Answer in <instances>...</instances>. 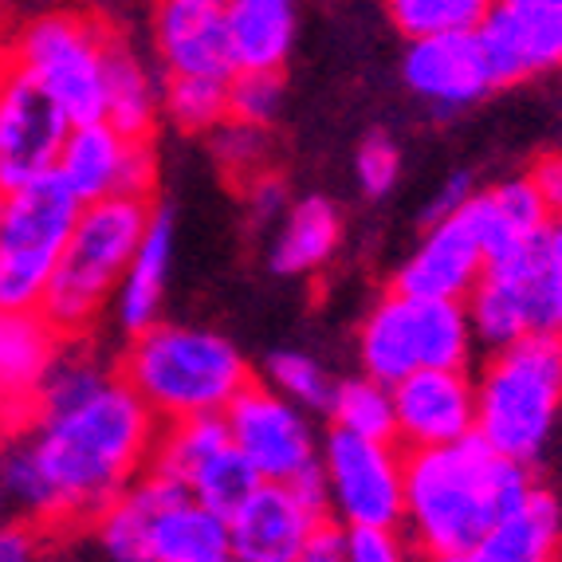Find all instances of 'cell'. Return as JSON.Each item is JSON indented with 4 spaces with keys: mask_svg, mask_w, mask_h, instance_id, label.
Listing matches in <instances>:
<instances>
[{
    "mask_svg": "<svg viewBox=\"0 0 562 562\" xmlns=\"http://www.w3.org/2000/svg\"><path fill=\"white\" fill-rule=\"evenodd\" d=\"M319 519L323 512H315L291 484L263 480L228 516V551L240 562H300Z\"/></svg>",
    "mask_w": 562,
    "mask_h": 562,
    "instance_id": "e0dca14e",
    "label": "cell"
},
{
    "mask_svg": "<svg viewBox=\"0 0 562 562\" xmlns=\"http://www.w3.org/2000/svg\"><path fill=\"white\" fill-rule=\"evenodd\" d=\"M150 198H99L79 205L71 236L64 244L52 283L44 291V319L64 338L83 335L99 311L114 300L122 272L131 268L146 221H150Z\"/></svg>",
    "mask_w": 562,
    "mask_h": 562,
    "instance_id": "277c9868",
    "label": "cell"
},
{
    "mask_svg": "<svg viewBox=\"0 0 562 562\" xmlns=\"http://www.w3.org/2000/svg\"><path fill=\"white\" fill-rule=\"evenodd\" d=\"M527 487V464L469 432L460 441L413 449L405 457L402 524L425 559L472 562L484 535Z\"/></svg>",
    "mask_w": 562,
    "mask_h": 562,
    "instance_id": "7a4b0ae2",
    "label": "cell"
},
{
    "mask_svg": "<svg viewBox=\"0 0 562 562\" xmlns=\"http://www.w3.org/2000/svg\"><path fill=\"white\" fill-rule=\"evenodd\" d=\"M225 425L233 432V445L260 480L291 484L319 464V449L303 409L276 394L272 385H244L225 409Z\"/></svg>",
    "mask_w": 562,
    "mask_h": 562,
    "instance_id": "7c38bea8",
    "label": "cell"
},
{
    "mask_svg": "<svg viewBox=\"0 0 562 562\" xmlns=\"http://www.w3.org/2000/svg\"><path fill=\"white\" fill-rule=\"evenodd\" d=\"M487 268L484 244H480L472 209H457L452 216L432 221L429 236L417 244V252L402 263L397 291L425 295V300H469Z\"/></svg>",
    "mask_w": 562,
    "mask_h": 562,
    "instance_id": "ac0fdd59",
    "label": "cell"
},
{
    "mask_svg": "<svg viewBox=\"0 0 562 562\" xmlns=\"http://www.w3.org/2000/svg\"><path fill=\"white\" fill-rule=\"evenodd\" d=\"M327 484L330 516L338 524H390L405 516V457L394 441H374L358 432L335 429L319 457Z\"/></svg>",
    "mask_w": 562,
    "mask_h": 562,
    "instance_id": "30bf717a",
    "label": "cell"
},
{
    "mask_svg": "<svg viewBox=\"0 0 562 562\" xmlns=\"http://www.w3.org/2000/svg\"><path fill=\"white\" fill-rule=\"evenodd\" d=\"M122 378L150 405L158 422L225 413L233 397L252 382L244 355L225 335L161 319L134 335Z\"/></svg>",
    "mask_w": 562,
    "mask_h": 562,
    "instance_id": "3957f363",
    "label": "cell"
},
{
    "mask_svg": "<svg viewBox=\"0 0 562 562\" xmlns=\"http://www.w3.org/2000/svg\"><path fill=\"white\" fill-rule=\"evenodd\" d=\"M40 554V539L24 524H0V562H29Z\"/></svg>",
    "mask_w": 562,
    "mask_h": 562,
    "instance_id": "ab89813d",
    "label": "cell"
},
{
    "mask_svg": "<svg viewBox=\"0 0 562 562\" xmlns=\"http://www.w3.org/2000/svg\"><path fill=\"white\" fill-rule=\"evenodd\" d=\"M79 216L76 193L52 173L0 198V307L36 311Z\"/></svg>",
    "mask_w": 562,
    "mask_h": 562,
    "instance_id": "ba28073f",
    "label": "cell"
},
{
    "mask_svg": "<svg viewBox=\"0 0 562 562\" xmlns=\"http://www.w3.org/2000/svg\"><path fill=\"white\" fill-rule=\"evenodd\" d=\"M397 173H402V158H397L394 142L385 138V134L366 138L362 150H358V186L370 198H385L397 186Z\"/></svg>",
    "mask_w": 562,
    "mask_h": 562,
    "instance_id": "836d02e7",
    "label": "cell"
},
{
    "mask_svg": "<svg viewBox=\"0 0 562 562\" xmlns=\"http://www.w3.org/2000/svg\"><path fill=\"white\" fill-rule=\"evenodd\" d=\"M366 374L394 385L425 366H464L472 350V323L460 300H425L390 291L358 335Z\"/></svg>",
    "mask_w": 562,
    "mask_h": 562,
    "instance_id": "52a82bcc",
    "label": "cell"
},
{
    "mask_svg": "<svg viewBox=\"0 0 562 562\" xmlns=\"http://www.w3.org/2000/svg\"><path fill=\"white\" fill-rule=\"evenodd\" d=\"M216 150H221L225 166H244V161H256V150H260V126L233 122L228 131L216 134Z\"/></svg>",
    "mask_w": 562,
    "mask_h": 562,
    "instance_id": "74e56055",
    "label": "cell"
},
{
    "mask_svg": "<svg viewBox=\"0 0 562 562\" xmlns=\"http://www.w3.org/2000/svg\"><path fill=\"white\" fill-rule=\"evenodd\" d=\"M559 409L562 338L524 335L507 347H496L476 382V437L527 464L547 445Z\"/></svg>",
    "mask_w": 562,
    "mask_h": 562,
    "instance_id": "8992f818",
    "label": "cell"
},
{
    "mask_svg": "<svg viewBox=\"0 0 562 562\" xmlns=\"http://www.w3.org/2000/svg\"><path fill=\"white\" fill-rule=\"evenodd\" d=\"M268 385L300 409H327L330 394H335V382H330L327 370L300 350H280V355L268 358Z\"/></svg>",
    "mask_w": 562,
    "mask_h": 562,
    "instance_id": "1f68e13d",
    "label": "cell"
},
{
    "mask_svg": "<svg viewBox=\"0 0 562 562\" xmlns=\"http://www.w3.org/2000/svg\"><path fill=\"white\" fill-rule=\"evenodd\" d=\"M347 527V524H342ZM350 562H397L405 559V539L390 524H355L347 527Z\"/></svg>",
    "mask_w": 562,
    "mask_h": 562,
    "instance_id": "e575fe53",
    "label": "cell"
},
{
    "mask_svg": "<svg viewBox=\"0 0 562 562\" xmlns=\"http://www.w3.org/2000/svg\"><path fill=\"white\" fill-rule=\"evenodd\" d=\"M213 4H225V0H213Z\"/></svg>",
    "mask_w": 562,
    "mask_h": 562,
    "instance_id": "7bdbcfd3",
    "label": "cell"
},
{
    "mask_svg": "<svg viewBox=\"0 0 562 562\" xmlns=\"http://www.w3.org/2000/svg\"><path fill=\"white\" fill-rule=\"evenodd\" d=\"M260 484H263V480L256 476V469L244 460V452L228 441V445H221L216 452H209L198 469L189 472V480L181 487H186L193 499H201L209 512H216L221 519H228Z\"/></svg>",
    "mask_w": 562,
    "mask_h": 562,
    "instance_id": "83f0119b",
    "label": "cell"
},
{
    "mask_svg": "<svg viewBox=\"0 0 562 562\" xmlns=\"http://www.w3.org/2000/svg\"><path fill=\"white\" fill-rule=\"evenodd\" d=\"M469 209L472 221H476L487 263L524 252L527 244L543 233L547 221H551L531 178H512L504 186L487 189V193H476L469 201Z\"/></svg>",
    "mask_w": 562,
    "mask_h": 562,
    "instance_id": "603a6c76",
    "label": "cell"
},
{
    "mask_svg": "<svg viewBox=\"0 0 562 562\" xmlns=\"http://www.w3.org/2000/svg\"><path fill=\"white\" fill-rule=\"evenodd\" d=\"M94 539L119 562H225L228 519L209 512L181 484L146 469L94 516Z\"/></svg>",
    "mask_w": 562,
    "mask_h": 562,
    "instance_id": "5b68a950",
    "label": "cell"
},
{
    "mask_svg": "<svg viewBox=\"0 0 562 562\" xmlns=\"http://www.w3.org/2000/svg\"><path fill=\"white\" fill-rule=\"evenodd\" d=\"M283 79L280 71H233L228 79V119L244 126H268L280 114Z\"/></svg>",
    "mask_w": 562,
    "mask_h": 562,
    "instance_id": "d6a6232c",
    "label": "cell"
},
{
    "mask_svg": "<svg viewBox=\"0 0 562 562\" xmlns=\"http://www.w3.org/2000/svg\"><path fill=\"white\" fill-rule=\"evenodd\" d=\"M338 213L327 198H303L300 205L283 216L280 233L272 244V268L280 276H307L319 272L338 248Z\"/></svg>",
    "mask_w": 562,
    "mask_h": 562,
    "instance_id": "484cf974",
    "label": "cell"
},
{
    "mask_svg": "<svg viewBox=\"0 0 562 562\" xmlns=\"http://www.w3.org/2000/svg\"><path fill=\"white\" fill-rule=\"evenodd\" d=\"M492 268H504L519 283L531 335L562 338V216H551L524 252L492 260Z\"/></svg>",
    "mask_w": 562,
    "mask_h": 562,
    "instance_id": "cb8c5ba5",
    "label": "cell"
},
{
    "mask_svg": "<svg viewBox=\"0 0 562 562\" xmlns=\"http://www.w3.org/2000/svg\"><path fill=\"white\" fill-rule=\"evenodd\" d=\"M476 36L496 87L562 67V9L496 0L480 20Z\"/></svg>",
    "mask_w": 562,
    "mask_h": 562,
    "instance_id": "2e32d148",
    "label": "cell"
},
{
    "mask_svg": "<svg viewBox=\"0 0 562 562\" xmlns=\"http://www.w3.org/2000/svg\"><path fill=\"white\" fill-rule=\"evenodd\" d=\"M303 562H347V527L323 516L303 543Z\"/></svg>",
    "mask_w": 562,
    "mask_h": 562,
    "instance_id": "d590c367",
    "label": "cell"
},
{
    "mask_svg": "<svg viewBox=\"0 0 562 562\" xmlns=\"http://www.w3.org/2000/svg\"><path fill=\"white\" fill-rule=\"evenodd\" d=\"M402 71L409 91L437 111H464L496 87L476 29L413 36Z\"/></svg>",
    "mask_w": 562,
    "mask_h": 562,
    "instance_id": "9a60e30c",
    "label": "cell"
},
{
    "mask_svg": "<svg viewBox=\"0 0 562 562\" xmlns=\"http://www.w3.org/2000/svg\"><path fill=\"white\" fill-rule=\"evenodd\" d=\"M327 413L335 417V429L358 432V437H374V441H394V390L378 378H350L335 382Z\"/></svg>",
    "mask_w": 562,
    "mask_h": 562,
    "instance_id": "f1b7e54d",
    "label": "cell"
},
{
    "mask_svg": "<svg viewBox=\"0 0 562 562\" xmlns=\"http://www.w3.org/2000/svg\"><path fill=\"white\" fill-rule=\"evenodd\" d=\"M173 248H178V228L169 209H150L146 233L131 256V268L122 272L119 291H114V315L126 335L154 327L161 319V303H166L169 272H173Z\"/></svg>",
    "mask_w": 562,
    "mask_h": 562,
    "instance_id": "44dd1931",
    "label": "cell"
},
{
    "mask_svg": "<svg viewBox=\"0 0 562 562\" xmlns=\"http://www.w3.org/2000/svg\"><path fill=\"white\" fill-rule=\"evenodd\" d=\"M64 335L44 319V311L0 307V422L32 417L44 374L56 362Z\"/></svg>",
    "mask_w": 562,
    "mask_h": 562,
    "instance_id": "ffe728a7",
    "label": "cell"
},
{
    "mask_svg": "<svg viewBox=\"0 0 562 562\" xmlns=\"http://www.w3.org/2000/svg\"><path fill=\"white\" fill-rule=\"evenodd\" d=\"M71 119L36 79L4 52L0 56V198L56 173Z\"/></svg>",
    "mask_w": 562,
    "mask_h": 562,
    "instance_id": "8fae6325",
    "label": "cell"
},
{
    "mask_svg": "<svg viewBox=\"0 0 562 562\" xmlns=\"http://www.w3.org/2000/svg\"><path fill=\"white\" fill-rule=\"evenodd\" d=\"M394 390V441L405 449H437L476 432V382L464 366H425L413 370Z\"/></svg>",
    "mask_w": 562,
    "mask_h": 562,
    "instance_id": "5bb4252c",
    "label": "cell"
},
{
    "mask_svg": "<svg viewBox=\"0 0 562 562\" xmlns=\"http://www.w3.org/2000/svg\"><path fill=\"white\" fill-rule=\"evenodd\" d=\"M531 181H535V189H539V198H543L547 213L562 216V154H551V158L539 161V166L531 169Z\"/></svg>",
    "mask_w": 562,
    "mask_h": 562,
    "instance_id": "f35d334b",
    "label": "cell"
},
{
    "mask_svg": "<svg viewBox=\"0 0 562 562\" xmlns=\"http://www.w3.org/2000/svg\"><path fill=\"white\" fill-rule=\"evenodd\" d=\"M154 44L169 76H221L236 71L228 52L225 9L213 0H161Z\"/></svg>",
    "mask_w": 562,
    "mask_h": 562,
    "instance_id": "d6986e66",
    "label": "cell"
},
{
    "mask_svg": "<svg viewBox=\"0 0 562 562\" xmlns=\"http://www.w3.org/2000/svg\"><path fill=\"white\" fill-rule=\"evenodd\" d=\"M252 205H256V213H272L276 205H280V186H260L252 193Z\"/></svg>",
    "mask_w": 562,
    "mask_h": 562,
    "instance_id": "60d3db41",
    "label": "cell"
},
{
    "mask_svg": "<svg viewBox=\"0 0 562 562\" xmlns=\"http://www.w3.org/2000/svg\"><path fill=\"white\" fill-rule=\"evenodd\" d=\"M236 71H280L295 40V0H225Z\"/></svg>",
    "mask_w": 562,
    "mask_h": 562,
    "instance_id": "d4e9b609",
    "label": "cell"
},
{
    "mask_svg": "<svg viewBox=\"0 0 562 562\" xmlns=\"http://www.w3.org/2000/svg\"><path fill=\"white\" fill-rule=\"evenodd\" d=\"M161 94L154 87L150 71L134 56L131 47H122L111 40L106 52V79H103V119L119 126L122 134L134 138H150L154 119H158Z\"/></svg>",
    "mask_w": 562,
    "mask_h": 562,
    "instance_id": "4316f807",
    "label": "cell"
},
{
    "mask_svg": "<svg viewBox=\"0 0 562 562\" xmlns=\"http://www.w3.org/2000/svg\"><path fill=\"white\" fill-rule=\"evenodd\" d=\"M56 178L64 181L76 201L99 198H150L158 166H154L150 138H134L111 126L106 119L71 122L64 150L56 158Z\"/></svg>",
    "mask_w": 562,
    "mask_h": 562,
    "instance_id": "4fadbf2b",
    "label": "cell"
},
{
    "mask_svg": "<svg viewBox=\"0 0 562 562\" xmlns=\"http://www.w3.org/2000/svg\"><path fill=\"white\" fill-rule=\"evenodd\" d=\"M496 0H385V9L405 36H432V32L480 29Z\"/></svg>",
    "mask_w": 562,
    "mask_h": 562,
    "instance_id": "4dcf8cb0",
    "label": "cell"
},
{
    "mask_svg": "<svg viewBox=\"0 0 562 562\" xmlns=\"http://www.w3.org/2000/svg\"><path fill=\"white\" fill-rule=\"evenodd\" d=\"M228 79L169 76L166 91H161V106L181 131H216L228 119Z\"/></svg>",
    "mask_w": 562,
    "mask_h": 562,
    "instance_id": "f546056e",
    "label": "cell"
},
{
    "mask_svg": "<svg viewBox=\"0 0 562 562\" xmlns=\"http://www.w3.org/2000/svg\"><path fill=\"white\" fill-rule=\"evenodd\" d=\"M516 4H543V9H562V0H516Z\"/></svg>",
    "mask_w": 562,
    "mask_h": 562,
    "instance_id": "b9f144b4",
    "label": "cell"
},
{
    "mask_svg": "<svg viewBox=\"0 0 562 562\" xmlns=\"http://www.w3.org/2000/svg\"><path fill=\"white\" fill-rule=\"evenodd\" d=\"M158 417L122 374L59 409L32 413V429L0 457L4 499L47 524L94 519L150 469Z\"/></svg>",
    "mask_w": 562,
    "mask_h": 562,
    "instance_id": "6da1fadb",
    "label": "cell"
},
{
    "mask_svg": "<svg viewBox=\"0 0 562 562\" xmlns=\"http://www.w3.org/2000/svg\"><path fill=\"white\" fill-rule=\"evenodd\" d=\"M106 52V32L71 12L32 20L9 47V56L56 99L71 122L103 119Z\"/></svg>",
    "mask_w": 562,
    "mask_h": 562,
    "instance_id": "9c48e42d",
    "label": "cell"
},
{
    "mask_svg": "<svg viewBox=\"0 0 562 562\" xmlns=\"http://www.w3.org/2000/svg\"><path fill=\"white\" fill-rule=\"evenodd\" d=\"M476 198V181H472V173H464V169H457V173H449L445 178V186L437 189V198L429 201V225L432 221H441V216H452L457 209H464L469 201Z\"/></svg>",
    "mask_w": 562,
    "mask_h": 562,
    "instance_id": "8d00e7d4",
    "label": "cell"
},
{
    "mask_svg": "<svg viewBox=\"0 0 562 562\" xmlns=\"http://www.w3.org/2000/svg\"><path fill=\"white\" fill-rule=\"evenodd\" d=\"M562 551V507L543 487H527L484 535L472 562H547Z\"/></svg>",
    "mask_w": 562,
    "mask_h": 562,
    "instance_id": "7402d4cb",
    "label": "cell"
}]
</instances>
